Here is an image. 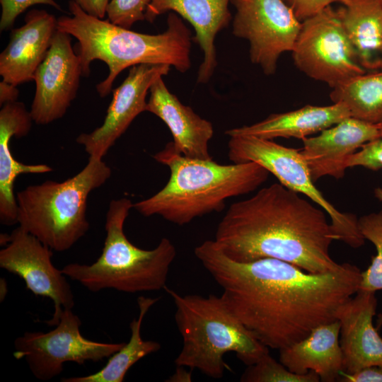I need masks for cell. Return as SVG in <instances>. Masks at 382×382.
<instances>
[{
	"mask_svg": "<svg viewBox=\"0 0 382 382\" xmlns=\"http://www.w3.org/2000/svg\"><path fill=\"white\" fill-rule=\"evenodd\" d=\"M195 255L221 287L230 311L268 348L279 350L336 320L340 307L359 289L361 271L347 262L337 271L311 273L274 258L237 262L210 240Z\"/></svg>",
	"mask_w": 382,
	"mask_h": 382,
	"instance_id": "1",
	"label": "cell"
},
{
	"mask_svg": "<svg viewBox=\"0 0 382 382\" xmlns=\"http://www.w3.org/2000/svg\"><path fill=\"white\" fill-rule=\"evenodd\" d=\"M325 214L299 193L273 183L232 204L214 241L234 261L274 258L311 273L335 272L343 263L330 255L339 238Z\"/></svg>",
	"mask_w": 382,
	"mask_h": 382,
	"instance_id": "2",
	"label": "cell"
},
{
	"mask_svg": "<svg viewBox=\"0 0 382 382\" xmlns=\"http://www.w3.org/2000/svg\"><path fill=\"white\" fill-rule=\"evenodd\" d=\"M70 16L57 18V29L78 40L77 55L82 74L88 77L94 60L105 62L109 69L106 79L96 85L101 97L112 91L114 81L127 67L141 64H168L180 72L190 66L191 37L189 29L175 13H170L167 29L162 33H137L92 16L73 0L69 2Z\"/></svg>",
	"mask_w": 382,
	"mask_h": 382,
	"instance_id": "3",
	"label": "cell"
},
{
	"mask_svg": "<svg viewBox=\"0 0 382 382\" xmlns=\"http://www.w3.org/2000/svg\"><path fill=\"white\" fill-rule=\"evenodd\" d=\"M153 158L170 168V178L160 191L133 208L144 216L158 215L179 226L222 211L226 199L254 191L270 174L255 162L222 165L213 159L190 158L172 141Z\"/></svg>",
	"mask_w": 382,
	"mask_h": 382,
	"instance_id": "4",
	"label": "cell"
},
{
	"mask_svg": "<svg viewBox=\"0 0 382 382\" xmlns=\"http://www.w3.org/2000/svg\"><path fill=\"white\" fill-rule=\"evenodd\" d=\"M164 289L175 303V320L183 338L176 366L221 378L231 370L224 359L226 353L234 352L247 366L269 353V348L242 324L221 296L181 295L166 286Z\"/></svg>",
	"mask_w": 382,
	"mask_h": 382,
	"instance_id": "5",
	"label": "cell"
},
{
	"mask_svg": "<svg viewBox=\"0 0 382 382\" xmlns=\"http://www.w3.org/2000/svg\"><path fill=\"white\" fill-rule=\"evenodd\" d=\"M133 206L126 197L112 200L100 257L91 265L68 264L62 269V273L93 292L112 289L137 293L164 289L176 256L175 248L167 238H163L152 250L132 243L125 234L124 224Z\"/></svg>",
	"mask_w": 382,
	"mask_h": 382,
	"instance_id": "6",
	"label": "cell"
},
{
	"mask_svg": "<svg viewBox=\"0 0 382 382\" xmlns=\"http://www.w3.org/2000/svg\"><path fill=\"white\" fill-rule=\"evenodd\" d=\"M110 176L103 158L89 157L86 166L67 180L26 187L16 196L19 226L52 250H69L89 229V194Z\"/></svg>",
	"mask_w": 382,
	"mask_h": 382,
	"instance_id": "7",
	"label": "cell"
},
{
	"mask_svg": "<svg viewBox=\"0 0 382 382\" xmlns=\"http://www.w3.org/2000/svg\"><path fill=\"white\" fill-rule=\"evenodd\" d=\"M228 149V158L233 163H257L274 175L279 183L318 204L329 216L339 241L354 248L364 244L359 219L353 214L338 211L325 198L314 185L300 150L250 135L230 137Z\"/></svg>",
	"mask_w": 382,
	"mask_h": 382,
	"instance_id": "8",
	"label": "cell"
},
{
	"mask_svg": "<svg viewBox=\"0 0 382 382\" xmlns=\"http://www.w3.org/2000/svg\"><path fill=\"white\" fill-rule=\"evenodd\" d=\"M291 52L301 71L332 88L366 72L331 6L301 21Z\"/></svg>",
	"mask_w": 382,
	"mask_h": 382,
	"instance_id": "9",
	"label": "cell"
},
{
	"mask_svg": "<svg viewBox=\"0 0 382 382\" xmlns=\"http://www.w3.org/2000/svg\"><path fill=\"white\" fill-rule=\"evenodd\" d=\"M72 309H64L56 328L47 332H26L14 341L16 359H25L33 376L49 381L61 374L64 364H83L111 357L125 345L104 343L85 338L81 321Z\"/></svg>",
	"mask_w": 382,
	"mask_h": 382,
	"instance_id": "10",
	"label": "cell"
},
{
	"mask_svg": "<svg viewBox=\"0 0 382 382\" xmlns=\"http://www.w3.org/2000/svg\"><path fill=\"white\" fill-rule=\"evenodd\" d=\"M236 9L233 33L247 40L250 58L264 73L276 71L282 54L291 52L300 21L284 0H231Z\"/></svg>",
	"mask_w": 382,
	"mask_h": 382,
	"instance_id": "11",
	"label": "cell"
},
{
	"mask_svg": "<svg viewBox=\"0 0 382 382\" xmlns=\"http://www.w3.org/2000/svg\"><path fill=\"white\" fill-rule=\"evenodd\" d=\"M52 256L51 248L19 226L0 250V267L21 277L35 296L53 301L54 313L47 323L54 326L64 309L73 308L74 299L66 276L54 267Z\"/></svg>",
	"mask_w": 382,
	"mask_h": 382,
	"instance_id": "12",
	"label": "cell"
},
{
	"mask_svg": "<svg viewBox=\"0 0 382 382\" xmlns=\"http://www.w3.org/2000/svg\"><path fill=\"white\" fill-rule=\"evenodd\" d=\"M71 37L57 30L45 59L35 72V92L30 112L37 125L62 118L77 96L83 74Z\"/></svg>",
	"mask_w": 382,
	"mask_h": 382,
	"instance_id": "13",
	"label": "cell"
},
{
	"mask_svg": "<svg viewBox=\"0 0 382 382\" xmlns=\"http://www.w3.org/2000/svg\"><path fill=\"white\" fill-rule=\"evenodd\" d=\"M170 65L141 64L131 67L122 84L112 90V98L103 123L76 138L89 157L103 158L130 124L146 111V96L152 84L170 71Z\"/></svg>",
	"mask_w": 382,
	"mask_h": 382,
	"instance_id": "14",
	"label": "cell"
},
{
	"mask_svg": "<svg viewBox=\"0 0 382 382\" xmlns=\"http://www.w3.org/2000/svg\"><path fill=\"white\" fill-rule=\"evenodd\" d=\"M382 137V121L373 123L353 117L303 139L300 152L315 183L328 175L342 178L350 157L365 144Z\"/></svg>",
	"mask_w": 382,
	"mask_h": 382,
	"instance_id": "15",
	"label": "cell"
},
{
	"mask_svg": "<svg viewBox=\"0 0 382 382\" xmlns=\"http://www.w3.org/2000/svg\"><path fill=\"white\" fill-rule=\"evenodd\" d=\"M375 293L359 289L337 312L345 373L382 366V337L373 324L377 307Z\"/></svg>",
	"mask_w": 382,
	"mask_h": 382,
	"instance_id": "16",
	"label": "cell"
},
{
	"mask_svg": "<svg viewBox=\"0 0 382 382\" xmlns=\"http://www.w3.org/2000/svg\"><path fill=\"white\" fill-rule=\"evenodd\" d=\"M57 19L45 10L32 9L25 23L12 30L8 43L0 54V75L16 86L33 80L57 31Z\"/></svg>",
	"mask_w": 382,
	"mask_h": 382,
	"instance_id": "17",
	"label": "cell"
},
{
	"mask_svg": "<svg viewBox=\"0 0 382 382\" xmlns=\"http://www.w3.org/2000/svg\"><path fill=\"white\" fill-rule=\"evenodd\" d=\"M231 0H150L145 21L154 22L161 14L173 11L187 20L194 28L193 40L200 47L203 61L197 82L207 83L217 65L214 40L216 34L227 27L231 18L228 4Z\"/></svg>",
	"mask_w": 382,
	"mask_h": 382,
	"instance_id": "18",
	"label": "cell"
},
{
	"mask_svg": "<svg viewBox=\"0 0 382 382\" xmlns=\"http://www.w3.org/2000/svg\"><path fill=\"white\" fill-rule=\"evenodd\" d=\"M146 111L165 122L173 136L175 149L183 155L198 159H212L209 142L214 134L212 124L202 118L169 91L162 77L149 89Z\"/></svg>",
	"mask_w": 382,
	"mask_h": 382,
	"instance_id": "19",
	"label": "cell"
},
{
	"mask_svg": "<svg viewBox=\"0 0 382 382\" xmlns=\"http://www.w3.org/2000/svg\"><path fill=\"white\" fill-rule=\"evenodd\" d=\"M33 120L25 105L19 101L8 103L0 110V221L5 226L18 223V204L14 183L22 174H41L53 169L46 164H25L15 159L10 149L13 137L26 136Z\"/></svg>",
	"mask_w": 382,
	"mask_h": 382,
	"instance_id": "20",
	"label": "cell"
},
{
	"mask_svg": "<svg viewBox=\"0 0 382 382\" xmlns=\"http://www.w3.org/2000/svg\"><path fill=\"white\" fill-rule=\"evenodd\" d=\"M340 330L337 320L316 327L303 340L279 349V361L297 374L313 371L320 381H338L343 371Z\"/></svg>",
	"mask_w": 382,
	"mask_h": 382,
	"instance_id": "21",
	"label": "cell"
},
{
	"mask_svg": "<svg viewBox=\"0 0 382 382\" xmlns=\"http://www.w3.org/2000/svg\"><path fill=\"white\" fill-rule=\"evenodd\" d=\"M349 117L351 115L348 109L340 103L326 106L308 105L298 110L272 114L260 122L228 129L225 134L229 137L250 135L270 140L278 137L303 139Z\"/></svg>",
	"mask_w": 382,
	"mask_h": 382,
	"instance_id": "22",
	"label": "cell"
},
{
	"mask_svg": "<svg viewBox=\"0 0 382 382\" xmlns=\"http://www.w3.org/2000/svg\"><path fill=\"white\" fill-rule=\"evenodd\" d=\"M336 10L365 70L382 69V0H342Z\"/></svg>",
	"mask_w": 382,
	"mask_h": 382,
	"instance_id": "23",
	"label": "cell"
},
{
	"mask_svg": "<svg viewBox=\"0 0 382 382\" xmlns=\"http://www.w3.org/2000/svg\"><path fill=\"white\" fill-rule=\"evenodd\" d=\"M159 298L141 296L137 299L139 316L130 323L131 337L127 343L113 354L100 371L83 376L62 378L63 382H122L128 370L146 355L158 352L161 344L144 340L141 335L142 321L149 308Z\"/></svg>",
	"mask_w": 382,
	"mask_h": 382,
	"instance_id": "24",
	"label": "cell"
},
{
	"mask_svg": "<svg viewBox=\"0 0 382 382\" xmlns=\"http://www.w3.org/2000/svg\"><path fill=\"white\" fill-rule=\"evenodd\" d=\"M333 103L346 106L351 117L377 123L382 121V69L355 76L332 88Z\"/></svg>",
	"mask_w": 382,
	"mask_h": 382,
	"instance_id": "25",
	"label": "cell"
},
{
	"mask_svg": "<svg viewBox=\"0 0 382 382\" xmlns=\"http://www.w3.org/2000/svg\"><path fill=\"white\" fill-rule=\"evenodd\" d=\"M359 227L365 240L372 243L376 250L369 267L361 273L359 289L376 292L382 290V211L360 217Z\"/></svg>",
	"mask_w": 382,
	"mask_h": 382,
	"instance_id": "26",
	"label": "cell"
},
{
	"mask_svg": "<svg viewBox=\"0 0 382 382\" xmlns=\"http://www.w3.org/2000/svg\"><path fill=\"white\" fill-rule=\"evenodd\" d=\"M243 382H319V376L313 371L304 374L290 371L269 353L257 362L248 365L241 377Z\"/></svg>",
	"mask_w": 382,
	"mask_h": 382,
	"instance_id": "27",
	"label": "cell"
},
{
	"mask_svg": "<svg viewBox=\"0 0 382 382\" xmlns=\"http://www.w3.org/2000/svg\"><path fill=\"white\" fill-rule=\"evenodd\" d=\"M150 0H110L107 8L108 21L129 29L137 21H145Z\"/></svg>",
	"mask_w": 382,
	"mask_h": 382,
	"instance_id": "28",
	"label": "cell"
},
{
	"mask_svg": "<svg viewBox=\"0 0 382 382\" xmlns=\"http://www.w3.org/2000/svg\"><path fill=\"white\" fill-rule=\"evenodd\" d=\"M355 166L371 170L382 169V137L365 144L350 157L347 168Z\"/></svg>",
	"mask_w": 382,
	"mask_h": 382,
	"instance_id": "29",
	"label": "cell"
},
{
	"mask_svg": "<svg viewBox=\"0 0 382 382\" xmlns=\"http://www.w3.org/2000/svg\"><path fill=\"white\" fill-rule=\"evenodd\" d=\"M0 4L1 6V31L11 28L16 18L33 5H49L57 10H61L60 6L54 0H0Z\"/></svg>",
	"mask_w": 382,
	"mask_h": 382,
	"instance_id": "30",
	"label": "cell"
},
{
	"mask_svg": "<svg viewBox=\"0 0 382 382\" xmlns=\"http://www.w3.org/2000/svg\"><path fill=\"white\" fill-rule=\"evenodd\" d=\"M292 9L296 18L303 21L316 14L332 3H340L342 0H284Z\"/></svg>",
	"mask_w": 382,
	"mask_h": 382,
	"instance_id": "31",
	"label": "cell"
},
{
	"mask_svg": "<svg viewBox=\"0 0 382 382\" xmlns=\"http://www.w3.org/2000/svg\"><path fill=\"white\" fill-rule=\"evenodd\" d=\"M342 382H382V366L365 367L357 372H341L338 379Z\"/></svg>",
	"mask_w": 382,
	"mask_h": 382,
	"instance_id": "32",
	"label": "cell"
},
{
	"mask_svg": "<svg viewBox=\"0 0 382 382\" xmlns=\"http://www.w3.org/2000/svg\"><path fill=\"white\" fill-rule=\"evenodd\" d=\"M86 13L103 19L110 0H73Z\"/></svg>",
	"mask_w": 382,
	"mask_h": 382,
	"instance_id": "33",
	"label": "cell"
},
{
	"mask_svg": "<svg viewBox=\"0 0 382 382\" xmlns=\"http://www.w3.org/2000/svg\"><path fill=\"white\" fill-rule=\"evenodd\" d=\"M19 91L16 86L5 81L0 82V105L17 101Z\"/></svg>",
	"mask_w": 382,
	"mask_h": 382,
	"instance_id": "34",
	"label": "cell"
},
{
	"mask_svg": "<svg viewBox=\"0 0 382 382\" xmlns=\"http://www.w3.org/2000/svg\"><path fill=\"white\" fill-rule=\"evenodd\" d=\"M168 381H191L192 374L184 369V366H177L176 371Z\"/></svg>",
	"mask_w": 382,
	"mask_h": 382,
	"instance_id": "35",
	"label": "cell"
},
{
	"mask_svg": "<svg viewBox=\"0 0 382 382\" xmlns=\"http://www.w3.org/2000/svg\"><path fill=\"white\" fill-rule=\"evenodd\" d=\"M374 196L379 201L382 202V187H376L374 190Z\"/></svg>",
	"mask_w": 382,
	"mask_h": 382,
	"instance_id": "36",
	"label": "cell"
},
{
	"mask_svg": "<svg viewBox=\"0 0 382 382\" xmlns=\"http://www.w3.org/2000/svg\"><path fill=\"white\" fill-rule=\"evenodd\" d=\"M378 324L379 325H382V316L380 317V319L378 320Z\"/></svg>",
	"mask_w": 382,
	"mask_h": 382,
	"instance_id": "37",
	"label": "cell"
}]
</instances>
